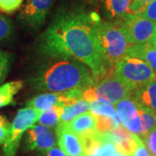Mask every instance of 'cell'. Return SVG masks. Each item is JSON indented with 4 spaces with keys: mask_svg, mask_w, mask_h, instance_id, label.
Instances as JSON below:
<instances>
[{
    "mask_svg": "<svg viewBox=\"0 0 156 156\" xmlns=\"http://www.w3.org/2000/svg\"><path fill=\"white\" fill-rule=\"evenodd\" d=\"M132 96L139 107L156 113V78L134 89Z\"/></svg>",
    "mask_w": 156,
    "mask_h": 156,
    "instance_id": "4fadbf2b",
    "label": "cell"
},
{
    "mask_svg": "<svg viewBox=\"0 0 156 156\" xmlns=\"http://www.w3.org/2000/svg\"><path fill=\"white\" fill-rule=\"evenodd\" d=\"M115 156H128L127 154H125V153H123L122 151H119L117 149V152L116 154H115Z\"/></svg>",
    "mask_w": 156,
    "mask_h": 156,
    "instance_id": "836d02e7",
    "label": "cell"
},
{
    "mask_svg": "<svg viewBox=\"0 0 156 156\" xmlns=\"http://www.w3.org/2000/svg\"><path fill=\"white\" fill-rule=\"evenodd\" d=\"M121 23L132 45L149 43L156 31V23L138 14H128Z\"/></svg>",
    "mask_w": 156,
    "mask_h": 156,
    "instance_id": "52a82bcc",
    "label": "cell"
},
{
    "mask_svg": "<svg viewBox=\"0 0 156 156\" xmlns=\"http://www.w3.org/2000/svg\"><path fill=\"white\" fill-rule=\"evenodd\" d=\"M115 108L117 117L123 127L130 133L140 135V120L139 115V105L132 95L117 102Z\"/></svg>",
    "mask_w": 156,
    "mask_h": 156,
    "instance_id": "30bf717a",
    "label": "cell"
},
{
    "mask_svg": "<svg viewBox=\"0 0 156 156\" xmlns=\"http://www.w3.org/2000/svg\"><path fill=\"white\" fill-rule=\"evenodd\" d=\"M49 129V128H46L43 125H34L30 128H29L28 134H27V147L30 145L35 140L37 139V137H38L40 134L46 132Z\"/></svg>",
    "mask_w": 156,
    "mask_h": 156,
    "instance_id": "83f0119b",
    "label": "cell"
},
{
    "mask_svg": "<svg viewBox=\"0 0 156 156\" xmlns=\"http://www.w3.org/2000/svg\"><path fill=\"white\" fill-rule=\"evenodd\" d=\"M10 67V56L3 50H0V84L5 79Z\"/></svg>",
    "mask_w": 156,
    "mask_h": 156,
    "instance_id": "484cf974",
    "label": "cell"
},
{
    "mask_svg": "<svg viewBox=\"0 0 156 156\" xmlns=\"http://www.w3.org/2000/svg\"><path fill=\"white\" fill-rule=\"evenodd\" d=\"M45 156H68L66 154H64L61 149L57 148V147H53L49 151L46 152Z\"/></svg>",
    "mask_w": 156,
    "mask_h": 156,
    "instance_id": "1f68e13d",
    "label": "cell"
},
{
    "mask_svg": "<svg viewBox=\"0 0 156 156\" xmlns=\"http://www.w3.org/2000/svg\"><path fill=\"white\" fill-rule=\"evenodd\" d=\"M100 18L83 11L59 15L44 34L41 48L45 55L57 58L72 57L90 69L95 82L113 69H108L96 37Z\"/></svg>",
    "mask_w": 156,
    "mask_h": 156,
    "instance_id": "6da1fadb",
    "label": "cell"
},
{
    "mask_svg": "<svg viewBox=\"0 0 156 156\" xmlns=\"http://www.w3.org/2000/svg\"><path fill=\"white\" fill-rule=\"evenodd\" d=\"M153 0H132L130 5L131 14H140L145 9V7Z\"/></svg>",
    "mask_w": 156,
    "mask_h": 156,
    "instance_id": "4dcf8cb0",
    "label": "cell"
},
{
    "mask_svg": "<svg viewBox=\"0 0 156 156\" xmlns=\"http://www.w3.org/2000/svg\"><path fill=\"white\" fill-rule=\"evenodd\" d=\"M56 135L59 147L66 155H83V144L80 137L69 131L65 125L59 123L56 126Z\"/></svg>",
    "mask_w": 156,
    "mask_h": 156,
    "instance_id": "8fae6325",
    "label": "cell"
},
{
    "mask_svg": "<svg viewBox=\"0 0 156 156\" xmlns=\"http://www.w3.org/2000/svg\"><path fill=\"white\" fill-rule=\"evenodd\" d=\"M94 83V76L86 66L67 60L53 63L34 81L37 89L52 93H65L77 89L84 91Z\"/></svg>",
    "mask_w": 156,
    "mask_h": 156,
    "instance_id": "7a4b0ae2",
    "label": "cell"
},
{
    "mask_svg": "<svg viewBox=\"0 0 156 156\" xmlns=\"http://www.w3.org/2000/svg\"><path fill=\"white\" fill-rule=\"evenodd\" d=\"M139 115L140 120V137L147 134L156 127V113L139 107Z\"/></svg>",
    "mask_w": 156,
    "mask_h": 156,
    "instance_id": "ffe728a7",
    "label": "cell"
},
{
    "mask_svg": "<svg viewBox=\"0 0 156 156\" xmlns=\"http://www.w3.org/2000/svg\"><path fill=\"white\" fill-rule=\"evenodd\" d=\"M128 156H152L143 140L139 135L134 134V146L132 152Z\"/></svg>",
    "mask_w": 156,
    "mask_h": 156,
    "instance_id": "cb8c5ba5",
    "label": "cell"
},
{
    "mask_svg": "<svg viewBox=\"0 0 156 156\" xmlns=\"http://www.w3.org/2000/svg\"><path fill=\"white\" fill-rule=\"evenodd\" d=\"M96 124L97 119L95 115L91 112H85L73 119L65 127L78 137H82L96 132Z\"/></svg>",
    "mask_w": 156,
    "mask_h": 156,
    "instance_id": "7c38bea8",
    "label": "cell"
},
{
    "mask_svg": "<svg viewBox=\"0 0 156 156\" xmlns=\"http://www.w3.org/2000/svg\"><path fill=\"white\" fill-rule=\"evenodd\" d=\"M89 108V102L87 101L81 99L77 101L74 102L72 104H69L65 106L62 108L61 119H60V124L66 125L70 122L73 119H75L78 115L83 114L85 112H88Z\"/></svg>",
    "mask_w": 156,
    "mask_h": 156,
    "instance_id": "9a60e30c",
    "label": "cell"
},
{
    "mask_svg": "<svg viewBox=\"0 0 156 156\" xmlns=\"http://www.w3.org/2000/svg\"><path fill=\"white\" fill-rule=\"evenodd\" d=\"M128 56L141 59L149 65L156 75V48L149 43L132 45L129 48Z\"/></svg>",
    "mask_w": 156,
    "mask_h": 156,
    "instance_id": "5bb4252c",
    "label": "cell"
},
{
    "mask_svg": "<svg viewBox=\"0 0 156 156\" xmlns=\"http://www.w3.org/2000/svg\"><path fill=\"white\" fill-rule=\"evenodd\" d=\"M89 109L95 116L117 117L115 108L113 104L101 101H94L89 102Z\"/></svg>",
    "mask_w": 156,
    "mask_h": 156,
    "instance_id": "44dd1931",
    "label": "cell"
},
{
    "mask_svg": "<svg viewBox=\"0 0 156 156\" xmlns=\"http://www.w3.org/2000/svg\"><path fill=\"white\" fill-rule=\"evenodd\" d=\"M138 15L145 17L152 22L156 23V0H153L152 2H150L146 6L142 12Z\"/></svg>",
    "mask_w": 156,
    "mask_h": 156,
    "instance_id": "f546056e",
    "label": "cell"
},
{
    "mask_svg": "<svg viewBox=\"0 0 156 156\" xmlns=\"http://www.w3.org/2000/svg\"><path fill=\"white\" fill-rule=\"evenodd\" d=\"M23 0H0V11L12 13L21 6Z\"/></svg>",
    "mask_w": 156,
    "mask_h": 156,
    "instance_id": "f1b7e54d",
    "label": "cell"
},
{
    "mask_svg": "<svg viewBox=\"0 0 156 156\" xmlns=\"http://www.w3.org/2000/svg\"><path fill=\"white\" fill-rule=\"evenodd\" d=\"M23 88L22 81H13L0 86V108L12 104L14 96Z\"/></svg>",
    "mask_w": 156,
    "mask_h": 156,
    "instance_id": "e0dca14e",
    "label": "cell"
},
{
    "mask_svg": "<svg viewBox=\"0 0 156 156\" xmlns=\"http://www.w3.org/2000/svg\"><path fill=\"white\" fill-rule=\"evenodd\" d=\"M41 112L32 108H21L11 123V133L4 145V156H15L23 134L38 121Z\"/></svg>",
    "mask_w": 156,
    "mask_h": 156,
    "instance_id": "8992f818",
    "label": "cell"
},
{
    "mask_svg": "<svg viewBox=\"0 0 156 156\" xmlns=\"http://www.w3.org/2000/svg\"><path fill=\"white\" fill-rule=\"evenodd\" d=\"M115 75L133 90L156 78L155 73L147 63L137 57L127 56L115 68Z\"/></svg>",
    "mask_w": 156,
    "mask_h": 156,
    "instance_id": "5b68a950",
    "label": "cell"
},
{
    "mask_svg": "<svg viewBox=\"0 0 156 156\" xmlns=\"http://www.w3.org/2000/svg\"><path fill=\"white\" fill-rule=\"evenodd\" d=\"M55 146H56L55 134L49 128L46 132L40 134L38 137H37V139L28 147L30 150L37 149L41 152L46 153L47 151L55 147Z\"/></svg>",
    "mask_w": 156,
    "mask_h": 156,
    "instance_id": "ac0fdd59",
    "label": "cell"
},
{
    "mask_svg": "<svg viewBox=\"0 0 156 156\" xmlns=\"http://www.w3.org/2000/svg\"><path fill=\"white\" fill-rule=\"evenodd\" d=\"M96 119H97V124H96L97 131L101 133L109 132L122 126V123L118 119V117L96 116Z\"/></svg>",
    "mask_w": 156,
    "mask_h": 156,
    "instance_id": "7402d4cb",
    "label": "cell"
},
{
    "mask_svg": "<svg viewBox=\"0 0 156 156\" xmlns=\"http://www.w3.org/2000/svg\"><path fill=\"white\" fill-rule=\"evenodd\" d=\"M54 0H26L19 13V20L32 29L39 28L47 17Z\"/></svg>",
    "mask_w": 156,
    "mask_h": 156,
    "instance_id": "9c48e42d",
    "label": "cell"
},
{
    "mask_svg": "<svg viewBox=\"0 0 156 156\" xmlns=\"http://www.w3.org/2000/svg\"><path fill=\"white\" fill-rule=\"evenodd\" d=\"M132 0H105V8L112 18L125 17L130 12V5Z\"/></svg>",
    "mask_w": 156,
    "mask_h": 156,
    "instance_id": "2e32d148",
    "label": "cell"
},
{
    "mask_svg": "<svg viewBox=\"0 0 156 156\" xmlns=\"http://www.w3.org/2000/svg\"><path fill=\"white\" fill-rule=\"evenodd\" d=\"M62 107H52L40 113L38 118V122L46 128H53L57 126L60 122L62 113Z\"/></svg>",
    "mask_w": 156,
    "mask_h": 156,
    "instance_id": "d6986e66",
    "label": "cell"
},
{
    "mask_svg": "<svg viewBox=\"0 0 156 156\" xmlns=\"http://www.w3.org/2000/svg\"><path fill=\"white\" fill-rule=\"evenodd\" d=\"M11 124L5 117L0 115V145H5L11 133Z\"/></svg>",
    "mask_w": 156,
    "mask_h": 156,
    "instance_id": "4316f807",
    "label": "cell"
},
{
    "mask_svg": "<svg viewBox=\"0 0 156 156\" xmlns=\"http://www.w3.org/2000/svg\"><path fill=\"white\" fill-rule=\"evenodd\" d=\"M96 37L107 67L115 68L119 62L128 56L129 48L132 46L120 21H100L96 25Z\"/></svg>",
    "mask_w": 156,
    "mask_h": 156,
    "instance_id": "3957f363",
    "label": "cell"
},
{
    "mask_svg": "<svg viewBox=\"0 0 156 156\" xmlns=\"http://www.w3.org/2000/svg\"><path fill=\"white\" fill-rule=\"evenodd\" d=\"M14 31L13 23L0 13V41L8 39Z\"/></svg>",
    "mask_w": 156,
    "mask_h": 156,
    "instance_id": "603a6c76",
    "label": "cell"
},
{
    "mask_svg": "<svg viewBox=\"0 0 156 156\" xmlns=\"http://www.w3.org/2000/svg\"><path fill=\"white\" fill-rule=\"evenodd\" d=\"M114 71H109L85 89L83 93V99L88 102L101 101L116 104L120 101L132 95L134 90L116 77Z\"/></svg>",
    "mask_w": 156,
    "mask_h": 156,
    "instance_id": "277c9868",
    "label": "cell"
},
{
    "mask_svg": "<svg viewBox=\"0 0 156 156\" xmlns=\"http://www.w3.org/2000/svg\"><path fill=\"white\" fill-rule=\"evenodd\" d=\"M152 156H156V127L140 137Z\"/></svg>",
    "mask_w": 156,
    "mask_h": 156,
    "instance_id": "d4e9b609",
    "label": "cell"
},
{
    "mask_svg": "<svg viewBox=\"0 0 156 156\" xmlns=\"http://www.w3.org/2000/svg\"><path fill=\"white\" fill-rule=\"evenodd\" d=\"M149 44H150L152 46H154V47H155L156 48V31L155 33H154V37L151 39V41L149 42Z\"/></svg>",
    "mask_w": 156,
    "mask_h": 156,
    "instance_id": "d6a6232c",
    "label": "cell"
},
{
    "mask_svg": "<svg viewBox=\"0 0 156 156\" xmlns=\"http://www.w3.org/2000/svg\"><path fill=\"white\" fill-rule=\"evenodd\" d=\"M83 144L82 156H115L117 147L108 133L96 131L80 137Z\"/></svg>",
    "mask_w": 156,
    "mask_h": 156,
    "instance_id": "ba28073f",
    "label": "cell"
}]
</instances>
